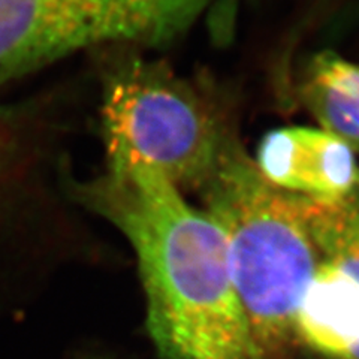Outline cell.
<instances>
[{"mask_svg":"<svg viewBox=\"0 0 359 359\" xmlns=\"http://www.w3.org/2000/svg\"><path fill=\"white\" fill-rule=\"evenodd\" d=\"M69 196L105 217L137 255L145 328L162 359H262L235 292L226 240L207 211L142 163L107 161Z\"/></svg>","mask_w":359,"mask_h":359,"instance_id":"1","label":"cell"},{"mask_svg":"<svg viewBox=\"0 0 359 359\" xmlns=\"http://www.w3.org/2000/svg\"><path fill=\"white\" fill-rule=\"evenodd\" d=\"M226 240L231 278L262 359H283L297 343L301 299L322 262L298 196L257 172L229 144L202 189Z\"/></svg>","mask_w":359,"mask_h":359,"instance_id":"2","label":"cell"},{"mask_svg":"<svg viewBox=\"0 0 359 359\" xmlns=\"http://www.w3.org/2000/svg\"><path fill=\"white\" fill-rule=\"evenodd\" d=\"M100 125L107 161L142 163L178 189H204L229 145L192 87L138 59L107 74Z\"/></svg>","mask_w":359,"mask_h":359,"instance_id":"3","label":"cell"},{"mask_svg":"<svg viewBox=\"0 0 359 359\" xmlns=\"http://www.w3.org/2000/svg\"><path fill=\"white\" fill-rule=\"evenodd\" d=\"M217 0H0V83L107 45H159Z\"/></svg>","mask_w":359,"mask_h":359,"instance_id":"4","label":"cell"},{"mask_svg":"<svg viewBox=\"0 0 359 359\" xmlns=\"http://www.w3.org/2000/svg\"><path fill=\"white\" fill-rule=\"evenodd\" d=\"M62 132L60 95L0 102V238L60 223L74 204Z\"/></svg>","mask_w":359,"mask_h":359,"instance_id":"5","label":"cell"},{"mask_svg":"<svg viewBox=\"0 0 359 359\" xmlns=\"http://www.w3.org/2000/svg\"><path fill=\"white\" fill-rule=\"evenodd\" d=\"M322 262L301 299L297 343L323 359H359V199H301Z\"/></svg>","mask_w":359,"mask_h":359,"instance_id":"6","label":"cell"},{"mask_svg":"<svg viewBox=\"0 0 359 359\" xmlns=\"http://www.w3.org/2000/svg\"><path fill=\"white\" fill-rule=\"evenodd\" d=\"M255 165L268 184L290 195L335 202L359 190L353 149L322 129L283 128L266 133Z\"/></svg>","mask_w":359,"mask_h":359,"instance_id":"7","label":"cell"},{"mask_svg":"<svg viewBox=\"0 0 359 359\" xmlns=\"http://www.w3.org/2000/svg\"><path fill=\"white\" fill-rule=\"evenodd\" d=\"M306 99L322 130L359 150V65L322 54L311 66Z\"/></svg>","mask_w":359,"mask_h":359,"instance_id":"8","label":"cell"}]
</instances>
